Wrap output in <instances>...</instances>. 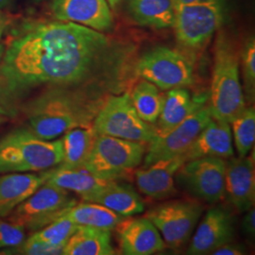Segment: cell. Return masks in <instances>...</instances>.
<instances>
[{
  "label": "cell",
  "mask_w": 255,
  "mask_h": 255,
  "mask_svg": "<svg viewBox=\"0 0 255 255\" xmlns=\"http://www.w3.org/2000/svg\"><path fill=\"white\" fill-rule=\"evenodd\" d=\"M137 59L138 46L128 38L59 20L26 22L0 61V116L15 121L27 102L46 92H129Z\"/></svg>",
  "instance_id": "6da1fadb"
},
{
  "label": "cell",
  "mask_w": 255,
  "mask_h": 255,
  "mask_svg": "<svg viewBox=\"0 0 255 255\" xmlns=\"http://www.w3.org/2000/svg\"><path fill=\"white\" fill-rule=\"evenodd\" d=\"M107 98L77 90L46 92L27 102L16 120L36 136L54 140L74 128L92 127Z\"/></svg>",
  "instance_id": "7a4b0ae2"
},
{
  "label": "cell",
  "mask_w": 255,
  "mask_h": 255,
  "mask_svg": "<svg viewBox=\"0 0 255 255\" xmlns=\"http://www.w3.org/2000/svg\"><path fill=\"white\" fill-rule=\"evenodd\" d=\"M239 50L226 29L218 30L208 106L212 118L230 123L246 108L239 76Z\"/></svg>",
  "instance_id": "3957f363"
},
{
  "label": "cell",
  "mask_w": 255,
  "mask_h": 255,
  "mask_svg": "<svg viewBox=\"0 0 255 255\" xmlns=\"http://www.w3.org/2000/svg\"><path fill=\"white\" fill-rule=\"evenodd\" d=\"M64 160L62 139L45 140L17 128L0 140V174L48 170Z\"/></svg>",
  "instance_id": "277c9868"
},
{
  "label": "cell",
  "mask_w": 255,
  "mask_h": 255,
  "mask_svg": "<svg viewBox=\"0 0 255 255\" xmlns=\"http://www.w3.org/2000/svg\"><path fill=\"white\" fill-rule=\"evenodd\" d=\"M135 73L138 79L162 90L186 87L195 82L191 56L166 46H157L138 57Z\"/></svg>",
  "instance_id": "5b68a950"
},
{
  "label": "cell",
  "mask_w": 255,
  "mask_h": 255,
  "mask_svg": "<svg viewBox=\"0 0 255 255\" xmlns=\"http://www.w3.org/2000/svg\"><path fill=\"white\" fill-rule=\"evenodd\" d=\"M92 127L98 135L148 143L155 136L154 125L137 115L129 92L111 95L94 119Z\"/></svg>",
  "instance_id": "8992f818"
},
{
  "label": "cell",
  "mask_w": 255,
  "mask_h": 255,
  "mask_svg": "<svg viewBox=\"0 0 255 255\" xmlns=\"http://www.w3.org/2000/svg\"><path fill=\"white\" fill-rule=\"evenodd\" d=\"M145 152V143L98 135L83 166L102 179L115 181L138 166Z\"/></svg>",
  "instance_id": "52a82bcc"
},
{
  "label": "cell",
  "mask_w": 255,
  "mask_h": 255,
  "mask_svg": "<svg viewBox=\"0 0 255 255\" xmlns=\"http://www.w3.org/2000/svg\"><path fill=\"white\" fill-rule=\"evenodd\" d=\"M222 3L205 5H178L173 27L177 42L195 54L203 49L222 26Z\"/></svg>",
  "instance_id": "ba28073f"
},
{
  "label": "cell",
  "mask_w": 255,
  "mask_h": 255,
  "mask_svg": "<svg viewBox=\"0 0 255 255\" xmlns=\"http://www.w3.org/2000/svg\"><path fill=\"white\" fill-rule=\"evenodd\" d=\"M76 203L69 191L44 182L7 218L25 230L36 232L62 217Z\"/></svg>",
  "instance_id": "9c48e42d"
},
{
  "label": "cell",
  "mask_w": 255,
  "mask_h": 255,
  "mask_svg": "<svg viewBox=\"0 0 255 255\" xmlns=\"http://www.w3.org/2000/svg\"><path fill=\"white\" fill-rule=\"evenodd\" d=\"M202 212L198 201H168L149 210L146 218L161 233L166 246L180 249L189 241Z\"/></svg>",
  "instance_id": "30bf717a"
},
{
  "label": "cell",
  "mask_w": 255,
  "mask_h": 255,
  "mask_svg": "<svg viewBox=\"0 0 255 255\" xmlns=\"http://www.w3.org/2000/svg\"><path fill=\"white\" fill-rule=\"evenodd\" d=\"M226 161L219 157H202L185 162L177 180L193 196L216 203L225 196Z\"/></svg>",
  "instance_id": "8fae6325"
},
{
  "label": "cell",
  "mask_w": 255,
  "mask_h": 255,
  "mask_svg": "<svg viewBox=\"0 0 255 255\" xmlns=\"http://www.w3.org/2000/svg\"><path fill=\"white\" fill-rule=\"evenodd\" d=\"M212 119L209 108L202 106L168 132L155 135L148 142L145 167L159 160L183 154Z\"/></svg>",
  "instance_id": "7c38bea8"
},
{
  "label": "cell",
  "mask_w": 255,
  "mask_h": 255,
  "mask_svg": "<svg viewBox=\"0 0 255 255\" xmlns=\"http://www.w3.org/2000/svg\"><path fill=\"white\" fill-rule=\"evenodd\" d=\"M49 11L56 20L79 24L101 32H111L115 27L107 0H51Z\"/></svg>",
  "instance_id": "4fadbf2b"
},
{
  "label": "cell",
  "mask_w": 255,
  "mask_h": 255,
  "mask_svg": "<svg viewBox=\"0 0 255 255\" xmlns=\"http://www.w3.org/2000/svg\"><path fill=\"white\" fill-rule=\"evenodd\" d=\"M235 237V221L228 210L214 207L206 213L193 236L186 254L191 255H211Z\"/></svg>",
  "instance_id": "5bb4252c"
},
{
  "label": "cell",
  "mask_w": 255,
  "mask_h": 255,
  "mask_svg": "<svg viewBox=\"0 0 255 255\" xmlns=\"http://www.w3.org/2000/svg\"><path fill=\"white\" fill-rule=\"evenodd\" d=\"M115 229L123 255H150L165 248L159 231L146 217L124 218Z\"/></svg>",
  "instance_id": "9a60e30c"
},
{
  "label": "cell",
  "mask_w": 255,
  "mask_h": 255,
  "mask_svg": "<svg viewBox=\"0 0 255 255\" xmlns=\"http://www.w3.org/2000/svg\"><path fill=\"white\" fill-rule=\"evenodd\" d=\"M225 194L239 212L255 206V154L232 158L226 163Z\"/></svg>",
  "instance_id": "2e32d148"
},
{
  "label": "cell",
  "mask_w": 255,
  "mask_h": 255,
  "mask_svg": "<svg viewBox=\"0 0 255 255\" xmlns=\"http://www.w3.org/2000/svg\"><path fill=\"white\" fill-rule=\"evenodd\" d=\"M185 163L182 155L162 159L135 172L139 190L155 200L170 198L177 193L175 175Z\"/></svg>",
  "instance_id": "e0dca14e"
},
{
  "label": "cell",
  "mask_w": 255,
  "mask_h": 255,
  "mask_svg": "<svg viewBox=\"0 0 255 255\" xmlns=\"http://www.w3.org/2000/svg\"><path fill=\"white\" fill-rule=\"evenodd\" d=\"M232 138L230 123L212 119L182 157L185 162L202 157L232 158L234 156Z\"/></svg>",
  "instance_id": "ac0fdd59"
},
{
  "label": "cell",
  "mask_w": 255,
  "mask_h": 255,
  "mask_svg": "<svg viewBox=\"0 0 255 255\" xmlns=\"http://www.w3.org/2000/svg\"><path fill=\"white\" fill-rule=\"evenodd\" d=\"M204 100L193 98L184 87L167 90L164 94L163 108L154 124L155 135H162L181 124L202 106Z\"/></svg>",
  "instance_id": "d6986e66"
},
{
  "label": "cell",
  "mask_w": 255,
  "mask_h": 255,
  "mask_svg": "<svg viewBox=\"0 0 255 255\" xmlns=\"http://www.w3.org/2000/svg\"><path fill=\"white\" fill-rule=\"evenodd\" d=\"M82 199L101 204L124 218L140 214L145 209L144 202L133 187L115 181Z\"/></svg>",
  "instance_id": "ffe728a7"
},
{
  "label": "cell",
  "mask_w": 255,
  "mask_h": 255,
  "mask_svg": "<svg viewBox=\"0 0 255 255\" xmlns=\"http://www.w3.org/2000/svg\"><path fill=\"white\" fill-rule=\"evenodd\" d=\"M41 174L46 183L74 192L81 198L101 189L112 182L92 173L84 166L66 167L58 165Z\"/></svg>",
  "instance_id": "44dd1931"
},
{
  "label": "cell",
  "mask_w": 255,
  "mask_h": 255,
  "mask_svg": "<svg viewBox=\"0 0 255 255\" xmlns=\"http://www.w3.org/2000/svg\"><path fill=\"white\" fill-rule=\"evenodd\" d=\"M176 0H127L128 14L141 27L152 28L173 27Z\"/></svg>",
  "instance_id": "7402d4cb"
},
{
  "label": "cell",
  "mask_w": 255,
  "mask_h": 255,
  "mask_svg": "<svg viewBox=\"0 0 255 255\" xmlns=\"http://www.w3.org/2000/svg\"><path fill=\"white\" fill-rule=\"evenodd\" d=\"M45 182L42 175L5 173L0 176V219L7 218Z\"/></svg>",
  "instance_id": "603a6c76"
},
{
  "label": "cell",
  "mask_w": 255,
  "mask_h": 255,
  "mask_svg": "<svg viewBox=\"0 0 255 255\" xmlns=\"http://www.w3.org/2000/svg\"><path fill=\"white\" fill-rule=\"evenodd\" d=\"M64 255H114L111 231L79 226L65 243Z\"/></svg>",
  "instance_id": "cb8c5ba5"
},
{
  "label": "cell",
  "mask_w": 255,
  "mask_h": 255,
  "mask_svg": "<svg viewBox=\"0 0 255 255\" xmlns=\"http://www.w3.org/2000/svg\"><path fill=\"white\" fill-rule=\"evenodd\" d=\"M63 217L73 221L79 226L112 231L116 228L124 217L105 206L90 201L76 203L67 210Z\"/></svg>",
  "instance_id": "d4e9b609"
},
{
  "label": "cell",
  "mask_w": 255,
  "mask_h": 255,
  "mask_svg": "<svg viewBox=\"0 0 255 255\" xmlns=\"http://www.w3.org/2000/svg\"><path fill=\"white\" fill-rule=\"evenodd\" d=\"M98 134L93 127L74 128L63 134L64 160L59 165L66 167L83 166Z\"/></svg>",
  "instance_id": "484cf974"
},
{
  "label": "cell",
  "mask_w": 255,
  "mask_h": 255,
  "mask_svg": "<svg viewBox=\"0 0 255 255\" xmlns=\"http://www.w3.org/2000/svg\"><path fill=\"white\" fill-rule=\"evenodd\" d=\"M130 101L140 119L154 125L163 108L164 95L159 88L146 80L137 82L129 91Z\"/></svg>",
  "instance_id": "4316f807"
},
{
  "label": "cell",
  "mask_w": 255,
  "mask_h": 255,
  "mask_svg": "<svg viewBox=\"0 0 255 255\" xmlns=\"http://www.w3.org/2000/svg\"><path fill=\"white\" fill-rule=\"evenodd\" d=\"M230 124H232L238 157H245L255 145V107L245 108Z\"/></svg>",
  "instance_id": "83f0119b"
},
{
  "label": "cell",
  "mask_w": 255,
  "mask_h": 255,
  "mask_svg": "<svg viewBox=\"0 0 255 255\" xmlns=\"http://www.w3.org/2000/svg\"><path fill=\"white\" fill-rule=\"evenodd\" d=\"M79 225L65 217H60L53 222L40 229L30 237L50 246H64L77 231Z\"/></svg>",
  "instance_id": "f1b7e54d"
},
{
  "label": "cell",
  "mask_w": 255,
  "mask_h": 255,
  "mask_svg": "<svg viewBox=\"0 0 255 255\" xmlns=\"http://www.w3.org/2000/svg\"><path fill=\"white\" fill-rule=\"evenodd\" d=\"M239 63L242 66L243 82L247 100L252 103L255 97V39L248 37L239 50Z\"/></svg>",
  "instance_id": "f546056e"
},
{
  "label": "cell",
  "mask_w": 255,
  "mask_h": 255,
  "mask_svg": "<svg viewBox=\"0 0 255 255\" xmlns=\"http://www.w3.org/2000/svg\"><path fill=\"white\" fill-rule=\"evenodd\" d=\"M64 246H50L31 237L25 239L20 245L6 248L1 255H63Z\"/></svg>",
  "instance_id": "4dcf8cb0"
},
{
  "label": "cell",
  "mask_w": 255,
  "mask_h": 255,
  "mask_svg": "<svg viewBox=\"0 0 255 255\" xmlns=\"http://www.w3.org/2000/svg\"><path fill=\"white\" fill-rule=\"evenodd\" d=\"M25 231L18 224L0 219V249L20 245L26 239Z\"/></svg>",
  "instance_id": "1f68e13d"
},
{
  "label": "cell",
  "mask_w": 255,
  "mask_h": 255,
  "mask_svg": "<svg viewBox=\"0 0 255 255\" xmlns=\"http://www.w3.org/2000/svg\"><path fill=\"white\" fill-rule=\"evenodd\" d=\"M245 217L242 221V230L244 235L250 240H254L255 237V206L245 212Z\"/></svg>",
  "instance_id": "d6a6232c"
},
{
  "label": "cell",
  "mask_w": 255,
  "mask_h": 255,
  "mask_svg": "<svg viewBox=\"0 0 255 255\" xmlns=\"http://www.w3.org/2000/svg\"><path fill=\"white\" fill-rule=\"evenodd\" d=\"M246 254L245 248L239 244H233L232 242L224 244L215 250L211 255H242Z\"/></svg>",
  "instance_id": "836d02e7"
},
{
  "label": "cell",
  "mask_w": 255,
  "mask_h": 255,
  "mask_svg": "<svg viewBox=\"0 0 255 255\" xmlns=\"http://www.w3.org/2000/svg\"><path fill=\"white\" fill-rule=\"evenodd\" d=\"M177 5H207L222 3V0H176Z\"/></svg>",
  "instance_id": "e575fe53"
},
{
  "label": "cell",
  "mask_w": 255,
  "mask_h": 255,
  "mask_svg": "<svg viewBox=\"0 0 255 255\" xmlns=\"http://www.w3.org/2000/svg\"><path fill=\"white\" fill-rule=\"evenodd\" d=\"M15 0H0V9H8L12 8Z\"/></svg>",
  "instance_id": "d590c367"
},
{
  "label": "cell",
  "mask_w": 255,
  "mask_h": 255,
  "mask_svg": "<svg viewBox=\"0 0 255 255\" xmlns=\"http://www.w3.org/2000/svg\"><path fill=\"white\" fill-rule=\"evenodd\" d=\"M9 25V19L6 18L5 20H3L1 23H0V40L2 36L4 35L5 31H6V28Z\"/></svg>",
  "instance_id": "8d00e7d4"
},
{
  "label": "cell",
  "mask_w": 255,
  "mask_h": 255,
  "mask_svg": "<svg viewBox=\"0 0 255 255\" xmlns=\"http://www.w3.org/2000/svg\"><path fill=\"white\" fill-rule=\"evenodd\" d=\"M121 1H122V0H107V2H108V4H109L110 8L112 9H118V7H119V5L120 4Z\"/></svg>",
  "instance_id": "74e56055"
},
{
  "label": "cell",
  "mask_w": 255,
  "mask_h": 255,
  "mask_svg": "<svg viewBox=\"0 0 255 255\" xmlns=\"http://www.w3.org/2000/svg\"><path fill=\"white\" fill-rule=\"evenodd\" d=\"M5 48H6V42H1L0 43V61H1L2 57H3Z\"/></svg>",
  "instance_id": "f35d334b"
},
{
  "label": "cell",
  "mask_w": 255,
  "mask_h": 255,
  "mask_svg": "<svg viewBox=\"0 0 255 255\" xmlns=\"http://www.w3.org/2000/svg\"><path fill=\"white\" fill-rule=\"evenodd\" d=\"M9 119H6L5 117H2V116H0V125H2L3 123H5V122H7Z\"/></svg>",
  "instance_id": "ab89813d"
},
{
  "label": "cell",
  "mask_w": 255,
  "mask_h": 255,
  "mask_svg": "<svg viewBox=\"0 0 255 255\" xmlns=\"http://www.w3.org/2000/svg\"><path fill=\"white\" fill-rule=\"evenodd\" d=\"M6 18H7V17H6V16H5V14L3 13V11L0 9V23Z\"/></svg>",
  "instance_id": "60d3db41"
},
{
  "label": "cell",
  "mask_w": 255,
  "mask_h": 255,
  "mask_svg": "<svg viewBox=\"0 0 255 255\" xmlns=\"http://www.w3.org/2000/svg\"><path fill=\"white\" fill-rule=\"evenodd\" d=\"M33 3H40V2H42V1H44V0H31Z\"/></svg>",
  "instance_id": "b9f144b4"
}]
</instances>
